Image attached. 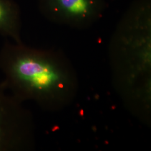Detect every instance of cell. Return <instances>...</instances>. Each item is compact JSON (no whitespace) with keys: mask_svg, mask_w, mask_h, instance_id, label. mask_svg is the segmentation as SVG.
Segmentation results:
<instances>
[{"mask_svg":"<svg viewBox=\"0 0 151 151\" xmlns=\"http://www.w3.org/2000/svg\"><path fill=\"white\" fill-rule=\"evenodd\" d=\"M0 70L5 86L17 99L35 101L46 110L64 108L77 91L74 70L54 50L6 42L0 50Z\"/></svg>","mask_w":151,"mask_h":151,"instance_id":"obj_1","label":"cell"},{"mask_svg":"<svg viewBox=\"0 0 151 151\" xmlns=\"http://www.w3.org/2000/svg\"><path fill=\"white\" fill-rule=\"evenodd\" d=\"M34 142L32 115L0 83V151L32 149Z\"/></svg>","mask_w":151,"mask_h":151,"instance_id":"obj_2","label":"cell"},{"mask_svg":"<svg viewBox=\"0 0 151 151\" xmlns=\"http://www.w3.org/2000/svg\"><path fill=\"white\" fill-rule=\"evenodd\" d=\"M106 6L105 0H38L39 10L48 20L77 29L97 22Z\"/></svg>","mask_w":151,"mask_h":151,"instance_id":"obj_3","label":"cell"},{"mask_svg":"<svg viewBox=\"0 0 151 151\" xmlns=\"http://www.w3.org/2000/svg\"><path fill=\"white\" fill-rule=\"evenodd\" d=\"M21 27L19 6L14 0H0V35L21 43Z\"/></svg>","mask_w":151,"mask_h":151,"instance_id":"obj_4","label":"cell"}]
</instances>
